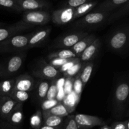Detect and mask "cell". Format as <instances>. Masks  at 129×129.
<instances>
[{"label":"cell","instance_id":"6da1fadb","mask_svg":"<svg viewBox=\"0 0 129 129\" xmlns=\"http://www.w3.org/2000/svg\"><path fill=\"white\" fill-rule=\"evenodd\" d=\"M108 49L116 53H123L129 49V25L113 30L107 39Z\"/></svg>","mask_w":129,"mask_h":129},{"label":"cell","instance_id":"7a4b0ae2","mask_svg":"<svg viewBox=\"0 0 129 129\" xmlns=\"http://www.w3.org/2000/svg\"><path fill=\"white\" fill-rule=\"evenodd\" d=\"M129 102V79H122L118 83L113 93V106L115 113L121 116Z\"/></svg>","mask_w":129,"mask_h":129},{"label":"cell","instance_id":"3957f363","mask_svg":"<svg viewBox=\"0 0 129 129\" xmlns=\"http://www.w3.org/2000/svg\"><path fill=\"white\" fill-rule=\"evenodd\" d=\"M34 31L26 34H18L0 43V52H21L28 50V42Z\"/></svg>","mask_w":129,"mask_h":129},{"label":"cell","instance_id":"277c9868","mask_svg":"<svg viewBox=\"0 0 129 129\" xmlns=\"http://www.w3.org/2000/svg\"><path fill=\"white\" fill-rule=\"evenodd\" d=\"M112 13L91 12L82 16L73 24L75 28H85L99 26L107 21Z\"/></svg>","mask_w":129,"mask_h":129},{"label":"cell","instance_id":"5b68a950","mask_svg":"<svg viewBox=\"0 0 129 129\" xmlns=\"http://www.w3.org/2000/svg\"><path fill=\"white\" fill-rule=\"evenodd\" d=\"M25 54L23 52L15 53L10 57L5 64L0 68V76L2 77L12 76L16 74L23 66Z\"/></svg>","mask_w":129,"mask_h":129},{"label":"cell","instance_id":"8992f818","mask_svg":"<svg viewBox=\"0 0 129 129\" xmlns=\"http://www.w3.org/2000/svg\"><path fill=\"white\" fill-rule=\"evenodd\" d=\"M34 27H35V26L26 23L22 20H20V21L15 23L12 25H7L0 27V43L14 35H18Z\"/></svg>","mask_w":129,"mask_h":129},{"label":"cell","instance_id":"52a82bcc","mask_svg":"<svg viewBox=\"0 0 129 129\" xmlns=\"http://www.w3.org/2000/svg\"><path fill=\"white\" fill-rule=\"evenodd\" d=\"M21 20L33 26L43 25L48 23L51 20V15L46 11H26L23 15Z\"/></svg>","mask_w":129,"mask_h":129},{"label":"cell","instance_id":"ba28073f","mask_svg":"<svg viewBox=\"0 0 129 129\" xmlns=\"http://www.w3.org/2000/svg\"><path fill=\"white\" fill-rule=\"evenodd\" d=\"M88 34H89L86 31H79L64 35L56 39L54 47L60 49H71L81 39Z\"/></svg>","mask_w":129,"mask_h":129},{"label":"cell","instance_id":"9c48e42d","mask_svg":"<svg viewBox=\"0 0 129 129\" xmlns=\"http://www.w3.org/2000/svg\"><path fill=\"white\" fill-rule=\"evenodd\" d=\"M74 20H76L75 8L68 6L55 10L51 15V20L57 25H67Z\"/></svg>","mask_w":129,"mask_h":129},{"label":"cell","instance_id":"30bf717a","mask_svg":"<svg viewBox=\"0 0 129 129\" xmlns=\"http://www.w3.org/2000/svg\"><path fill=\"white\" fill-rule=\"evenodd\" d=\"M33 73L36 77L49 81L55 80L60 74V72L57 68H54L44 60H41L39 62L37 68L35 69Z\"/></svg>","mask_w":129,"mask_h":129},{"label":"cell","instance_id":"8fae6325","mask_svg":"<svg viewBox=\"0 0 129 129\" xmlns=\"http://www.w3.org/2000/svg\"><path fill=\"white\" fill-rule=\"evenodd\" d=\"M74 116L78 127L81 129H90L96 126L102 127L107 125L104 120L96 116L85 114H76Z\"/></svg>","mask_w":129,"mask_h":129},{"label":"cell","instance_id":"7c38bea8","mask_svg":"<svg viewBox=\"0 0 129 129\" xmlns=\"http://www.w3.org/2000/svg\"><path fill=\"white\" fill-rule=\"evenodd\" d=\"M51 27H46L39 30L37 31H34V34L30 37L28 42V49L39 47L48 39L51 31Z\"/></svg>","mask_w":129,"mask_h":129},{"label":"cell","instance_id":"4fadbf2b","mask_svg":"<svg viewBox=\"0 0 129 129\" xmlns=\"http://www.w3.org/2000/svg\"><path fill=\"white\" fill-rule=\"evenodd\" d=\"M101 40L99 38H97L79 55V58L81 62L84 63L91 61L98 54L101 47Z\"/></svg>","mask_w":129,"mask_h":129},{"label":"cell","instance_id":"5bb4252c","mask_svg":"<svg viewBox=\"0 0 129 129\" xmlns=\"http://www.w3.org/2000/svg\"><path fill=\"white\" fill-rule=\"evenodd\" d=\"M35 85L34 78L27 74H22L15 79V89L17 90L30 92L32 91Z\"/></svg>","mask_w":129,"mask_h":129},{"label":"cell","instance_id":"9a60e30c","mask_svg":"<svg viewBox=\"0 0 129 129\" xmlns=\"http://www.w3.org/2000/svg\"><path fill=\"white\" fill-rule=\"evenodd\" d=\"M21 11H34L42 9L48 6L44 0H16Z\"/></svg>","mask_w":129,"mask_h":129},{"label":"cell","instance_id":"2e32d148","mask_svg":"<svg viewBox=\"0 0 129 129\" xmlns=\"http://www.w3.org/2000/svg\"><path fill=\"white\" fill-rule=\"evenodd\" d=\"M128 0H105L96 6L92 11L93 12H109L119 8Z\"/></svg>","mask_w":129,"mask_h":129},{"label":"cell","instance_id":"e0dca14e","mask_svg":"<svg viewBox=\"0 0 129 129\" xmlns=\"http://www.w3.org/2000/svg\"><path fill=\"white\" fill-rule=\"evenodd\" d=\"M17 105V103L10 96L1 98L0 105V118L4 120H7L11 112Z\"/></svg>","mask_w":129,"mask_h":129},{"label":"cell","instance_id":"ac0fdd59","mask_svg":"<svg viewBox=\"0 0 129 129\" xmlns=\"http://www.w3.org/2000/svg\"><path fill=\"white\" fill-rule=\"evenodd\" d=\"M96 39V36L94 34H88V35L81 39L70 49L78 57H79L81 54Z\"/></svg>","mask_w":129,"mask_h":129},{"label":"cell","instance_id":"d6986e66","mask_svg":"<svg viewBox=\"0 0 129 129\" xmlns=\"http://www.w3.org/2000/svg\"><path fill=\"white\" fill-rule=\"evenodd\" d=\"M23 119V103H17L8 118L7 123L14 127H18L22 123Z\"/></svg>","mask_w":129,"mask_h":129},{"label":"cell","instance_id":"ffe728a7","mask_svg":"<svg viewBox=\"0 0 129 129\" xmlns=\"http://www.w3.org/2000/svg\"><path fill=\"white\" fill-rule=\"evenodd\" d=\"M43 125L54 127H62L64 122V117L52 115L42 112Z\"/></svg>","mask_w":129,"mask_h":129},{"label":"cell","instance_id":"44dd1931","mask_svg":"<svg viewBox=\"0 0 129 129\" xmlns=\"http://www.w3.org/2000/svg\"><path fill=\"white\" fill-rule=\"evenodd\" d=\"M93 68H94V64L93 62L90 61L83 63V66L79 73V76L83 83V86H85L86 83L90 79Z\"/></svg>","mask_w":129,"mask_h":129},{"label":"cell","instance_id":"7402d4cb","mask_svg":"<svg viewBox=\"0 0 129 129\" xmlns=\"http://www.w3.org/2000/svg\"><path fill=\"white\" fill-rule=\"evenodd\" d=\"M50 81L46 79H40L36 84L37 96L40 100L43 102L46 100L48 90L50 87Z\"/></svg>","mask_w":129,"mask_h":129},{"label":"cell","instance_id":"603a6c76","mask_svg":"<svg viewBox=\"0 0 129 129\" xmlns=\"http://www.w3.org/2000/svg\"><path fill=\"white\" fill-rule=\"evenodd\" d=\"M98 1H88L81 6L75 8V18L76 20L87 15L92 11L98 5Z\"/></svg>","mask_w":129,"mask_h":129},{"label":"cell","instance_id":"cb8c5ba5","mask_svg":"<svg viewBox=\"0 0 129 129\" xmlns=\"http://www.w3.org/2000/svg\"><path fill=\"white\" fill-rule=\"evenodd\" d=\"M129 15V0L123 6L120 7L116 11L112 13L108 18L107 23L108 24L112 23L115 21L119 20L122 18Z\"/></svg>","mask_w":129,"mask_h":129},{"label":"cell","instance_id":"d4e9b609","mask_svg":"<svg viewBox=\"0 0 129 129\" xmlns=\"http://www.w3.org/2000/svg\"><path fill=\"white\" fill-rule=\"evenodd\" d=\"M15 79H5L0 82V97L10 96L15 89Z\"/></svg>","mask_w":129,"mask_h":129},{"label":"cell","instance_id":"484cf974","mask_svg":"<svg viewBox=\"0 0 129 129\" xmlns=\"http://www.w3.org/2000/svg\"><path fill=\"white\" fill-rule=\"evenodd\" d=\"M42 112L47 113L49 114L52 115L57 116V117H68L71 113V111L68 109V107L65 105L63 103L60 102L58 105L55 106L53 108H50V109L48 110L42 111Z\"/></svg>","mask_w":129,"mask_h":129},{"label":"cell","instance_id":"4316f807","mask_svg":"<svg viewBox=\"0 0 129 129\" xmlns=\"http://www.w3.org/2000/svg\"><path fill=\"white\" fill-rule=\"evenodd\" d=\"M78 57L70 49H61L58 51L54 52L48 55L49 60L54 58H60V59H71V58Z\"/></svg>","mask_w":129,"mask_h":129},{"label":"cell","instance_id":"83f0119b","mask_svg":"<svg viewBox=\"0 0 129 129\" xmlns=\"http://www.w3.org/2000/svg\"><path fill=\"white\" fill-rule=\"evenodd\" d=\"M10 97H11L17 103H23L29 99L30 97V92L23 91L14 89Z\"/></svg>","mask_w":129,"mask_h":129},{"label":"cell","instance_id":"f1b7e54d","mask_svg":"<svg viewBox=\"0 0 129 129\" xmlns=\"http://www.w3.org/2000/svg\"><path fill=\"white\" fill-rule=\"evenodd\" d=\"M42 112L37 110L30 118V125L32 129H39L42 125Z\"/></svg>","mask_w":129,"mask_h":129},{"label":"cell","instance_id":"f546056e","mask_svg":"<svg viewBox=\"0 0 129 129\" xmlns=\"http://www.w3.org/2000/svg\"><path fill=\"white\" fill-rule=\"evenodd\" d=\"M83 66V62H80L76 64L73 66H72L70 69H68V71L63 73V75L66 78H73L74 76H76L80 72L81 69Z\"/></svg>","mask_w":129,"mask_h":129},{"label":"cell","instance_id":"4dcf8cb0","mask_svg":"<svg viewBox=\"0 0 129 129\" xmlns=\"http://www.w3.org/2000/svg\"><path fill=\"white\" fill-rule=\"evenodd\" d=\"M59 90H58V86L56 80L50 81V87L48 90L47 100H55L56 99Z\"/></svg>","mask_w":129,"mask_h":129},{"label":"cell","instance_id":"1f68e13d","mask_svg":"<svg viewBox=\"0 0 129 129\" xmlns=\"http://www.w3.org/2000/svg\"><path fill=\"white\" fill-rule=\"evenodd\" d=\"M62 127V129H79L74 119V115H68L66 117Z\"/></svg>","mask_w":129,"mask_h":129},{"label":"cell","instance_id":"d6a6232c","mask_svg":"<svg viewBox=\"0 0 129 129\" xmlns=\"http://www.w3.org/2000/svg\"><path fill=\"white\" fill-rule=\"evenodd\" d=\"M81 60L79 59V57H74V58H71V59H69L67 62H66L64 65H62V66L59 67V68H57V69L59 70V71L62 73H65L66 71H68V69H70L72 66H73L74 65H75L76 64H78V63L80 62Z\"/></svg>","mask_w":129,"mask_h":129},{"label":"cell","instance_id":"836d02e7","mask_svg":"<svg viewBox=\"0 0 129 129\" xmlns=\"http://www.w3.org/2000/svg\"><path fill=\"white\" fill-rule=\"evenodd\" d=\"M83 83H82L81 81L80 78H79V74L76 76L75 79H74V84H73V91L74 93L76 94L77 96L80 99L82 89L83 88Z\"/></svg>","mask_w":129,"mask_h":129},{"label":"cell","instance_id":"e575fe53","mask_svg":"<svg viewBox=\"0 0 129 129\" xmlns=\"http://www.w3.org/2000/svg\"><path fill=\"white\" fill-rule=\"evenodd\" d=\"M0 6L20 11L16 0H0Z\"/></svg>","mask_w":129,"mask_h":129},{"label":"cell","instance_id":"d590c367","mask_svg":"<svg viewBox=\"0 0 129 129\" xmlns=\"http://www.w3.org/2000/svg\"><path fill=\"white\" fill-rule=\"evenodd\" d=\"M60 102H59L58 100H45L42 103V111L48 110L50 109V108H53L57 105L59 104Z\"/></svg>","mask_w":129,"mask_h":129},{"label":"cell","instance_id":"8d00e7d4","mask_svg":"<svg viewBox=\"0 0 129 129\" xmlns=\"http://www.w3.org/2000/svg\"><path fill=\"white\" fill-rule=\"evenodd\" d=\"M74 79L73 78H67L64 86V91L65 96L68 95L71 93L73 90V84H74Z\"/></svg>","mask_w":129,"mask_h":129},{"label":"cell","instance_id":"74e56055","mask_svg":"<svg viewBox=\"0 0 129 129\" xmlns=\"http://www.w3.org/2000/svg\"><path fill=\"white\" fill-rule=\"evenodd\" d=\"M70 59H60V58H54V59H52L50 60V62L49 64L50 65H52V66H54L55 68H59V67L62 66V65H64L66 62L68 61Z\"/></svg>","mask_w":129,"mask_h":129},{"label":"cell","instance_id":"f35d334b","mask_svg":"<svg viewBox=\"0 0 129 129\" xmlns=\"http://www.w3.org/2000/svg\"><path fill=\"white\" fill-rule=\"evenodd\" d=\"M87 2H88V0H68L66 6L76 8Z\"/></svg>","mask_w":129,"mask_h":129},{"label":"cell","instance_id":"ab89813d","mask_svg":"<svg viewBox=\"0 0 129 129\" xmlns=\"http://www.w3.org/2000/svg\"><path fill=\"white\" fill-rule=\"evenodd\" d=\"M111 129H127L126 125V122H114L111 125Z\"/></svg>","mask_w":129,"mask_h":129},{"label":"cell","instance_id":"60d3db41","mask_svg":"<svg viewBox=\"0 0 129 129\" xmlns=\"http://www.w3.org/2000/svg\"><path fill=\"white\" fill-rule=\"evenodd\" d=\"M1 128H2L1 129H19L18 127H14V126H13V125H11L9 124L8 123L7 124L4 125V126H3Z\"/></svg>","mask_w":129,"mask_h":129},{"label":"cell","instance_id":"b9f144b4","mask_svg":"<svg viewBox=\"0 0 129 129\" xmlns=\"http://www.w3.org/2000/svg\"><path fill=\"white\" fill-rule=\"evenodd\" d=\"M39 129H62V127H50V126L45 125H42Z\"/></svg>","mask_w":129,"mask_h":129},{"label":"cell","instance_id":"7bdbcfd3","mask_svg":"<svg viewBox=\"0 0 129 129\" xmlns=\"http://www.w3.org/2000/svg\"><path fill=\"white\" fill-rule=\"evenodd\" d=\"M100 129H111V128H110V127L108 126L107 125H105L102 126Z\"/></svg>","mask_w":129,"mask_h":129},{"label":"cell","instance_id":"ee69618b","mask_svg":"<svg viewBox=\"0 0 129 129\" xmlns=\"http://www.w3.org/2000/svg\"><path fill=\"white\" fill-rule=\"evenodd\" d=\"M6 23H2V22H0V27H2V26H6Z\"/></svg>","mask_w":129,"mask_h":129},{"label":"cell","instance_id":"f6af8a7d","mask_svg":"<svg viewBox=\"0 0 129 129\" xmlns=\"http://www.w3.org/2000/svg\"><path fill=\"white\" fill-rule=\"evenodd\" d=\"M126 125H127V128L129 129V120L128 121H126Z\"/></svg>","mask_w":129,"mask_h":129},{"label":"cell","instance_id":"bcb514c9","mask_svg":"<svg viewBox=\"0 0 129 129\" xmlns=\"http://www.w3.org/2000/svg\"><path fill=\"white\" fill-rule=\"evenodd\" d=\"M127 115L129 116V109H128V112H127Z\"/></svg>","mask_w":129,"mask_h":129},{"label":"cell","instance_id":"7dc6e473","mask_svg":"<svg viewBox=\"0 0 129 129\" xmlns=\"http://www.w3.org/2000/svg\"><path fill=\"white\" fill-rule=\"evenodd\" d=\"M0 105H1V97H0Z\"/></svg>","mask_w":129,"mask_h":129}]
</instances>
